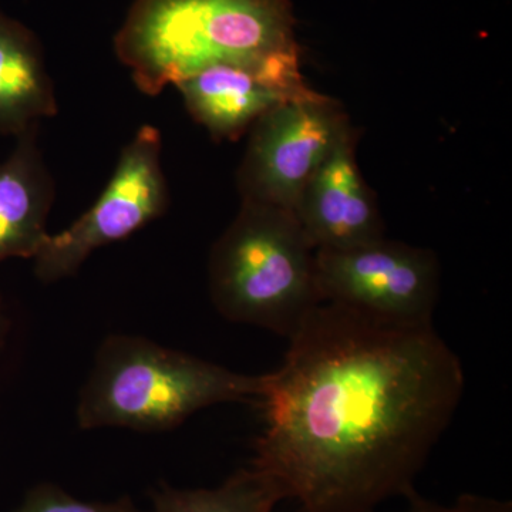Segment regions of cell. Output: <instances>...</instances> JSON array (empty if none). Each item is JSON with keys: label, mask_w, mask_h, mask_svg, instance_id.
Instances as JSON below:
<instances>
[{"label": "cell", "mask_w": 512, "mask_h": 512, "mask_svg": "<svg viewBox=\"0 0 512 512\" xmlns=\"http://www.w3.org/2000/svg\"><path fill=\"white\" fill-rule=\"evenodd\" d=\"M356 131L350 130L306 184L295 215L316 249H349L384 238L375 194L356 160Z\"/></svg>", "instance_id": "ba28073f"}, {"label": "cell", "mask_w": 512, "mask_h": 512, "mask_svg": "<svg viewBox=\"0 0 512 512\" xmlns=\"http://www.w3.org/2000/svg\"><path fill=\"white\" fill-rule=\"evenodd\" d=\"M284 495L262 471L242 468L215 488L180 490L164 485L153 493V512H274Z\"/></svg>", "instance_id": "7c38bea8"}, {"label": "cell", "mask_w": 512, "mask_h": 512, "mask_svg": "<svg viewBox=\"0 0 512 512\" xmlns=\"http://www.w3.org/2000/svg\"><path fill=\"white\" fill-rule=\"evenodd\" d=\"M352 126L342 104L311 90L265 113L239 165L242 201L295 212L306 184Z\"/></svg>", "instance_id": "5b68a950"}, {"label": "cell", "mask_w": 512, "mask_h": 512, "mask_svg": "<svg viewBox=\"0 0 512 512\" xmlns=\"http://www.w3.org/2000/svg\"><path fill=\"white\" fill-rule=\"evenodd\" d=\"M463 365L430 323L322 302L262 376L251 466L301 512H375L416 491L457 412Z\"/></svg>", "instance_id": "6da1fadb"}, {"label": "cell", "mask_w": 512, "mask_h": 512, "mask_svg": "<svg viewBox=\"0 0 512 512\" xmlns=\"http://www.w3.org/2000/svg\"><path fill=\"white\" fill-rule=\"evenodd\" d=\"M320 301L397 323H430L440 264L430 249L386 238L349 249H316Z\"/></svg>", "instance_id": "52a82bcc"}, {"label": "cell", "mask_w": 512, "mask_h": 512, "mask_svg": "<svg viewBox=\"0 0 512 512\" xmlns=\"http://www.w3.org/2000/svg\"><path fill=\"white\" fill-rule=\"evenodd\" d=\"M161 150L156 127L137 131L92 208L60 234L47 235L33 258L40 281L53 284L76 274L96 249L123 241L164 214L170 200Z\"/></svg>", "instance_id": "8992f818"}, {"label": "cell", "mask_w": 512, "mask_h": 512, "mask_svg": "<svg viewBox=\"0 0 512 512\" xmlns=\"http://www.w3.org/2000/svg\"><path fill=\"white\" fill-rule=\"evenodd\" d=\"M13 512H146L138 510L128 497L113 503H89L77 500L53 484H40L29 491Z\"/></svg>", "instance_id": "4fadbf2b"}, {"label": "cell", "mask_w": 512, "mask_h": 512, "mask_svg": "<svg viewBox=\"0 0 512 512\" xmlns=\"http://www.w3.org/2000/svg\"><path fill=\"white\" fill-rule=\"evenodd\" d=\"M261 392L262 376L231 372L140 336L111 335L94 357L77 421L84 430L164 431L214 404H256Z\"/></svg>", "instance_id": "3957f363"}, {"label": "cell", "mask_w": 512, "mask_h": 512, "mask_svg": "<svg viewBox=\"0 0 512 512\" xmlns=\"http://www.w3.org/2000/svg\"><path fill=\"white\" fill-rule=\"evenodd\" d=\"M208 284L211 301L225 319L288 339L322 303L315 248L295 212L258 202L242 201L215 242Z\"/></svg>", "instance_id": "277c9868"}, {"label": "cell", "mask_w": 512, "mask_h": 512, "mask_svg": "<svg viewBox=\"0 0 512 512\" xmlns=\"http://www.w3.org/2000/svg\"><path fill=\"white\" fill-rule=\"evenodd\" d=\"M406 508L400 512H512V503L480 494L458 495L450 504L421 497L417 491L406 497Z\"/></svg>", "instance_id": "5bb4252c"}, {"label": "cell", "mask_w": 512, "mask_h": 512, "mask_svg": "<svg viewBox=\"0 0 512 512\" xmlns=\"http://www.w3.org/2000/svg\"><path fill=\"white\" fill-rule=\"evenodd\" d=\"M192 119L218 140H237L278 104L311 92L265 70L215 64L175 84Z\"/></svg>", "instance_id": "9c48e42d"}, {"label": "cell", "mask_w": 512, "mask_h": 512, "mask_svg": "<svg viewBox=\"0 0 512 512\" xmlns=\"http://www.w3.org/2000/svg\"><path fill=\"white\" fill-rule=\"evenodd\" d=\"M56 114L55 87L39 40L0 10V134L16 138Z\"/></svg>", "instance_id": "8fae6325"}, {"label": "cell", "mask_w": 512, "mask_h": 512, "mask_svg": "<svg viewBox=\"0 0 512 512\" xmlns=\"http://www.w3.org/2000/svg\"><path fill=\"white\" fill-rule=\"evenodd\" d=\"M55 184L39 147V124L16 137L0 163V262L35 258L47 238Z\"/></svg>", "instance_id": "30bf717a"}, {"label": "cell", "mask_w": 512, "mask_h": 512, "mask_svg": "<svg viewBox=\"0 0 512 512\" xmlns=\"http://www.w3.org/2000/svg\"><path fill=\"white\" fill-rule=\"evenodd\" d=\"M3 333H5V318H3L2 306H0V342H2Z\"/></svg>", "instance_id": "9a60e30c"}, {"label": "cell", "mask_w": 512, "mask_h": 512, "mask_svg": "<svg viewBox=\"0 0 512 512\" xmlns=\"http://www.w3.org/2000/svg\"><path fill=\"white\" fill-rule=\"evenodd\" d=\"M114 49L147 96L215 64L303 79L288 0H136Z\"/></svg>", "instance_id": "7a4b0ae2"}]
</instances>
